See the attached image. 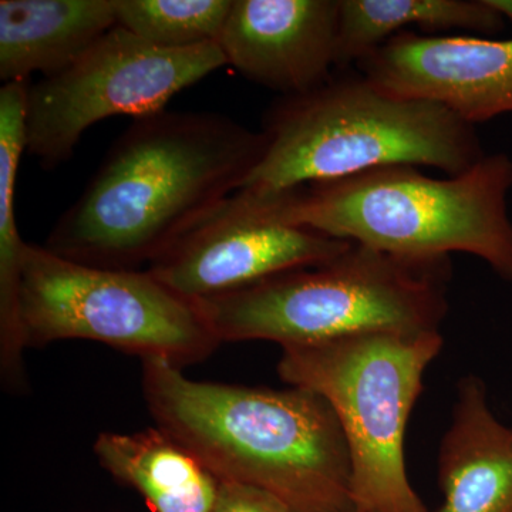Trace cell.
<instances>
[{"instance_id":"cell-1","label":"cell","mask_w":512,"mask_h":512,"mask_svg":"<svg viewBox=\"0 0 512 512\" xmlns=\"http://www.w3.org/2000/svg\"><path fill=\"white\" fill-rule=\"evenodd\" d=\"M265 150L262 131L221 114L137 117L43 247L97 268L150 266L244 187Z\"/></svg>"},{"instance_id":"cell-2","label":"cell","mask_w":512,"mask_h":512,"mask_svg":"<svg viewBox=\"0 0 512 512\" xmlns=\"http://www.w3.org/2000/svg\"><path fill=\"white\" fill-rule=\"evenodd\" d=\"M143 393L158 429L221 483L259 488L292 512L355 508L348 443L319 394L200 382L163 359L143 360Z\"/></svg>"},{"instance_id":"cell-3","label":"cell","mask_w":512,"mask_h":512,"mask_svg":"<svg viewBox=\"0 0 512 512\" xmlns=\"http://www.w3.org/2000/svg\"><path fill=\"white\" fill-rule=\"evenodd\" d=\"M264 157L241 190L279 192L392 165L466 173L487 154L476 126L439 103L397 99L362 74H339L276 100Z\"/></svg>"},{"instance_id":"cell-4","label":"cell","mask_w":512,"mask_h":512,"mask_svg":"<svg viewBox=\"0 0 512 512\" xmlns=\"http://www.w3.org/2000/svg\"><path fill=\"white\" fill-rule=\"evenodd\" d=\"M511 188L512 160L494 153L454 177L392 165L278 197L286 220L301 227L412 258L464 252L512 282Z\"/></svg>"},{"instance_id":"cell-5","label":"cell","mask_w":512,"mask_h":512,"mask_svg":"<svg viewBox=\"0 0 512 512\" xmlns=\"http://www.w3.org/2000/svg\"><path fill=\"white\" fill-rule=\"evenodd\" d=\"M450 256L412 258L353 242L325 264L195 301L220 342L312 345L366 332H440Z\"/></svg>"},{"instance_id":"cell-6","label":"cell","mask_w":512,"mask_h":512,"mask_svg":"<svg viewBox=\"0 0 512 512\" xmlns=\"http://www.w3.org/2000/svg\"><path fill=\"white\" fill-rule=\"evenodd\" d=\"M440 332H366L282 348L278 375L322 396L352 461V501L366 512H430L407 476L404 440Z\"/></svg>"},{"instance_id":"cell-7","label":"cell","mask_w":512,"mask_h":512,"mask_svg":"<svg viewBox=\"0 0 512 512\" xmlns=\"http://www.w3.org/2000/svg\"><path fill=\"white\" fill-rule=\"evenodd\" d=\"M22 318L28 346L94 340L180 369L221 343L198 303L147 269L83 265L33 244L23 264Z\"/></svg>"},{"instance_id":"cell-8","label":"cell","mask_w":512,"mask_h":512,"mask_svg":"<svg viewBox=\"0 0 512 512\" xmlns=\"http://www.w3.org/2000/svg\"><path fill=\"white\" fill-rule=\"evenodd\" d=\"M218 43L158 49L116 26L63 72L29 84L26 153L45 168L72 158L83 134L114 116H150L225 66Z\"/></svg>"},{"instance_id":"cell-9","label":"cell","mask_w":512,"mask_h":512,"mask_svg":"<svg viewBox=\"0 0 512 512\" xmlns=\"http://www.w3.org/2000/svg\"><path fill=\"white\" fill-rule=\"evenodd\" d=\"M352 244L286 220L278 192L239 190L147 271L184 298L200 301L325 264Z\"/></svg>"},{"instance_id":"cell-10","label":"cell","mask_w":512,"mask_h":512,"mask_svg":"<svg viewBox=\"0 0 512 512\" xmlns=\"http://www.w3.org/2000/svg\"><path fill=\"white\" fill-rule=\"evenodd\" d=\"M356 66L380 92L439 103L473 126L512 113V39L406 30Z\"/></svg>"},{"instance_id":"cell-11","label":"cell","mask_w":512,"mask_h":512,"mask_svg":"<svg viewBox=\"0 0 512 512\" xmlns=\"http://www.w3.org/2000/svg\"><path fill=\"white\" fill-rule=\"evenodd\" d=\"M338 26L339 0H234L218 45L249 82L296 96L336 72Z\"/></svg>"},{"instance_id":"cell-12","label":"cell","mask_w":512,"mask_h":512,"mask_svg":"<svg viewBox=\"0 0 512 512\" xmlns=\"http://www.w3.org/2000/svg\"><path fill=\"white\" fill-rule=\"evenodd\" d=\"M456 394L437 456L436 512H512V429L491 410L480 377L464 376Z\"/></svg>"},{"instance_id":"cell-13","label":"cell","mask_w":512,"mask_h":512,"mask_svg":"<svg viewBox=\"0 0 512 512\" xmlns=\"http://www.w3.org/2000/svg\"><path fill=\"white\" fill-rule=\"evenodd\" d=\"M116 26V0H2L0 79L63 72Z\"/></svg>"},{"instance_id":"cell-14","label":"cell","mask_w":512,"mask_h":512,"mask_svg":"<svg viewBox=\"0 0 512 512\" xmlns=\"http://www.w3.org/2000/svg\"><path fill=\"white\" fill-rule=\"evenodd\" d=\"M100 466L143 497L153 512H211L221 481L170 434L101 433L94 443Z\"/></svg>"},{"instance_id":"cell-15","label":"cell","mask_w":512,"mask_h":512,"mask_svg":"<svg viewBox=\"0 0 512 512\" xmlns=\"http://www.w3.org/2000/svg\"><path fill=\"white\" fill-rule=\"evenodd\" d=\"M29 83L0 89V375L8 387L25 384L22 281L26 242L16 222V183L26 153V96Z\"/></svg>"},{"instance_id":"cell-16","label":"cell","mask_w":512,"mask_h":512,"mask_svg":"<svg viewBox=\"0 0 512 512\" xmlns=\"http://www.w3.org/2000/svg\"><path fill=\"white\" fill-rule=\"evenodd\" d=\"M409 26L430 36H497L505 20L485 0H339L335 69L348 70Z\"/></svg>"},{"instance_id":"cell-17","label":"cell","mask_w":512,"mask_h":512,"mask_svg":"<svg viewBox=\"0 0 512 512\" xmlns=\"http://www.w3.org/2000/svg\"><path fill=\"white\" fill-rule=\"evenodd\" d=\"M234 0H116L117 26L165 50L218 43Z\"/></svg>"},{"instance_id":"cell-18","label":"cell","mask_w":512,"mask_h":512,"mask_svg":"<svg viewBox=\"0 0 512 512\" xmlns=\"http://www.w3.org/2000/svg\"><path fill=\"white\" fill-rule=\"evenodd\" d=\"M211 512H292L274 495L238 483H221Z\"/></svg>"},{"instance_id":"cell-19","label":"cell","mask_w":512,"mask_h":512,"mask_svg":"<svg viewBox=\"0 0 512 512\" xmlns=\"http://www.w3.org/2000/svg\"><path fill=\"white\" fill-rule=\"evenodd\" d=\"M504 20L512 23V0H485Z\"/></svg>"},{"instance_id":"cell-20","label":"cell","mask_w":512,"mask_h":512,"mask_svg":"<svg viewBox=\"0 0 512 512\" xmlns=\"http://www.w3.org/2000/svg\"><path fill=\"white\" fill-rule=\"evenodd\" d=\"M348 512H366V511H360V510H356V508H353V510H350Z\"/></svg>"}]
</instances>
